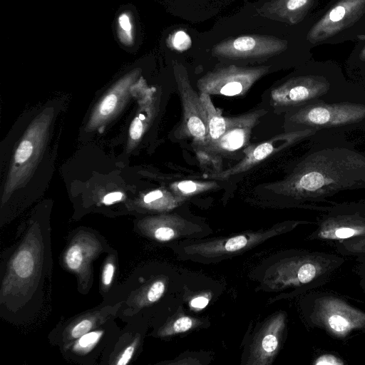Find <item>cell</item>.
<instances>
[{
    "instance_id": "cell-32",
    "label": "cell",
    "mask_w": 365,
    "mask_h": 365,
    "mask_svg": "<svg viewBox=\"0 0 365 365\" xmlns=\"http://www.w3.org/2000/svg\"><path fill=\"white\" fill-rule=\"evenodd\" d=\"M122 193L119 192H111L106 195L103 198V203L106 205H110L113 202L120 200L122 198Z\"/></svg>"
},
{
    "instance_id": "cell-16",
    "label": "cell",
    "mask_w": 365,
    "mask_h": 365,
    "mask_svg": "<svg viewBox=\"0 0 365 365\" xmlns=\"http://www.w3.org/2000/svg\"><path fill=\"white\" fill-rule=\"evenodd\" d=\"M117 36L124 46H130L133 44V24L130 14L122 12L117 19Z\"/></svg>"
},
{
    "instance_id": "cell-29",
    "label": "cell",
    "mask_w": 365,
    "mask_h": 365,
    "mask_svg": "<svg viewBox=\"0 0 365 365\" xmlns=\"http://www.w3.org/2000/svg\"><path fill=\"white\" fill-rule=\"evenodd\" d=\"M262 346L265 351L272 352L277 346V339L274 335L268 334L262 339Z\"/></svg>"
},
{
    "instance_id": "cell-14",
    "label": "cell",
    "mask_w": 365,
    "mask_h": 365,
    "mask_svg": "<svg viewBox=\"0 0 365 365\" xmlns=\"http://www.w3.org/2000/svg\"><path fill=\"white\" fill-rule=\"evenodd\" d=\"M12 262L11 274H14L20 281H26L35 273L36 259L29 247L21 248Z\"/></svg>"
},
{
    "instance_id": "cell-25",
    "label": "cell",
    "mask_w": 365,
    "mask_h": 365,
    "mask_svg": "<svg viewBox=\"0 0 365 365\" xmlns=\"http://www.w3.org/2000/svg\"><path fill=\"white\" fill-rule=\"evenodd\" d=\"M117 103L116 96L114 94L107 96L100 107V113L103 115L110 114L115 107Z\"/></svg>"
},
{
    "instance_id": "cell-4",
    "label": "cell",
    "mask_w": 365,
    "mask_h": 365,
    "mask_svg": "<svg viewBox=\"0 0 365 365\" xmlns=\"http://www.w3.org/2000/svg\"><path fill=\"white\" fill-rule=\"evenodd\" d=\"M175 78L182 106L183 118L181 130L192 137L195 144L206 145V113L197 94L192 87L185 66L178 61L173 65Z\"/></svg>"
},
{
    "instance_id": "cell-27",
    "label": "cell",
    "mask_w": 365,
    "mask_h": 365,
    "mask_svg": "<svg viewBox=\"0 0 365 365\" xmlns=\"http://www.w3.org/2000/svg\"><path fill=\"white\" fill-rule=\"evenodd\" d=\"M192 326V321L187 317H182L175 321L173 324L175 332H183L190 329Z\"/></svg>"
},
{
    "instance_id": "cell-30",
    "label": "cell",
    "mask_w": 365,
    "mask_h": 365,
    "mask_svg": "<svg viewBox=\"0 0 365 365\" xmlns=\"http://www.w3.org/2000/svg\"><path fill=\"white\" fill-rule=\"evenodd\" d=\"M166 193H167V192H165V191H163L160 190L152 191V192L148 193L146 195H145V197L143 198V201L146 204L152 203L155 200L165 195Z\"/></svg>"
},
{
    "instance_id": "cell-1",
    "label": "cell",
    "mask_w": 365,
    "mask_h": 365,
    "mask_svg": "<svg viewBox=\"0 0 365 365\" xmlns=\"http://www.w3.org/2000/svg\"><path fill=\"white\" fill-rule=\"evenodd\" d=\"M294 197H322L365 187V156L346 148H327L302 160L284 179L268 185Z\"/></svg>"
},
{
    "instance_id": "cell-9",
    "label": "cell",
    "mask_w": 365,
    "mask_h": 365,
    "mask_svg": "<svg viewBox=\"0 0 365 365\" xmlns=\"http://www.w3.org/2000/svg\"><path fill=\"white\" fill-rule=\"evenodd\" d=\"M113 322H107L76 340L61 347L63 354L68 359L86 363L97 358V354L103 353L115 333Z\"/></svg>"
},
{
    "instance_id": "cell-8",
    "label": "cell",
    "mask_w": 365,
    "mask_h": 365,
    "mask_svg": "<svg viewBox=\"0 0 365 365\" xmlns=\"http://www.w3.org/2000/svg\"><path fill=\"white\" fill-rule=\"evenodd\" d=\"M266 113L265 109H259L235 117H227L224 134L205 150L220 155L240 149L248 143L252 128Z\"/></svg>"
},
{
    "instance_id": "cell-3",
    "label": "cell",
    "mask_w": 365,
    "mask_h": 365,
    "mask_svg": "<svg viewBox=\"0 0 365 365\" xmlns=\"http://www.w3.org/2000/svg\"><path fill=\"white\" fill-rule=\"evenodd\" d=\"M365 118V105L339 103H311L294 113L288 120L295 124L309 128H328L344 125L361 121Z\"/></svg>"
},
{
    "instance_id": "cell-12",
    "label": "cell",
    "mask_w": 365,
    "mask_h": 365,
    "mask_svg": "<svg viewBox=\"0 0 365 365\" xmlns=\"http://www.w3.org/2000/svg\"><path fill=\"white\" fill-rule=\"evenodd\" d=\"M84 240H73L63 255V262L66 267L73 272L83 274L87 265L91 261L94 254L88 247L83 246Z\"/></svg>"
},
{
    "instance_id": "cell-23",
    "label": "cell",
    "mask_w": 365,
    "mask_h": 365,
    "mask_svg": "<svg viewBox=\"0 0 365 365\" xmlns=\"http://www.w3.org/2000/svg\"><path fill=\"white\" fill-rule=\"evenodd\" d=\"M316 274L315 267L309 263L302 265L298 272V279L302 283L310 282Z\"/></svg>"
},
{
    "instance_id": "cell-28",
    "label": "cell",
    "mask_w": 365,
    "mask_h": 365,
    "mask_svg": "<svg viewBox=\"0 0 365 365\" xmlns=\"http://www.w3.org/2000/svg\"><path fill=\"white\" fill-rule=\"evenodd\" d=\"M143 133V123L141 119L136 117L133 120L130 127V135L132 139L138 140L140 138Z\"/></svg>"
},
{
    "instance_id": "cell-21",
    "label": "cell",
    "mask_w": 365,
    "mask_h": 365,
    "mask_svg": "<svg viewBox=\"0 0 365 365\" xmlns=\"http://www.w3.org/2000/svg\"><path fill=\"white\" fill-rule=\"evenodd\" d=\"M331 328L338 332H343L350 327V322L343 316L334 314L329 318Z\"/></svg>"
},
{
    "instance_id": "cell-33",
    "label": "cell",
    "mask_w": 365,
    "mask_h": 365,
    "mask_svg": "<svg viewBox=\"0 0 365 365\" xmlns=\"http://www.w3.org/2000/svg\"><path fill=\"white\" fill-rule=\"evenodd\" d=\"M355 232V230L351 228L343 227L336 230L335 235L339 238H347L353 236Z\"/></svg>"
},
{
    "instance_id": "cell-13",
    "label": "cell",
    "mask_w": 365,
    "mask_h": 365,
    "mask_svg": "<svg viewBox=\"0 0 365 365\" xmlns=\"http://www.w3.org/2000/svg\"><path fill=\"white\" fill-rule=\"evenodd\" d=\"M307 0H272L264 3L259 13L272 20L284 21L288 13L304 6Z\"/></svg>"
},
{
    "instance_id": "cell-18",
    "label": "cell",
    "mask_w": 365,
    "mask_h": 365,
    "mask_svg": "<svg viewBox=\"0 0 365 365\" xmlns=\"http://www.w3.org/2000/svg\"><path fill=\"white\" fill-rule=\"evenodd\" d=\"M115 268V257L111 255L106 259L102 270L101 286L103 290L108 289L112 284Z\"/></svg>"
},
{
    "instance_id": "cell-22",
    "label": "cell",
    "mask_w": 365,
    "mask_h": 365,
    "mask_svg": "<svg viewBox=\"0 0 365 365\" xmlns=\"http://www.w3.org/2000/svg\"><path fill=\"white\" fill-rule=\"evenodd\" d=\"M33 145L29 140H24L19 145L15 155V160L18 163L25 162L31 155Z\"/></svg>"
},
{
    "instance_id": "cell-35",
    "label": "cell",
    "mask_w": 365,
    "mask_h": 365,
    "mask_svg": "<svg viewBox=\"0 0 365 365\" xmlns=\"http://www.w3.org/2000/svg\"><path fill=\"white\" fill-rule=\"evenodd\" d=\"M341 364L340 362H338L336 359H335L332 356H323L321 358H319L317 361L316 362V364Z\"/></svg>"
},
{
    "instance_id": "cell-15",
    "label": "cell",
    "mask_w": 365,
    "mask_h": 365,
    "mask_svg": "<svg viewBox=\"0 0 365 365\" xmlns=\"http://www.w3.org/2000/svg\"><path fill=\"white\" fill-rule=\"evenodd\" d=\"M217 185L212 181L204 182L185 180L173 183L171 188L178 197H183L190 196L215 188Z\"/></svg>"
},
{
    "instance_id": "cell-5",
    "label": "cell",
    "mask_w": 365,
    "mask_h": 365,
    "mask_svg": "<svg viewBox=\"0 0 365 365\" xmlns=\"http://www.w3.org/2000/svg\"><path fill=\"white\" fill-rule=\"evenodd\" d=\"M285 48L284 41L273 36L251 34L223 40L213 46L212 53L230 59H258L273 56Z\"/></svg>"
},
{
    "instance_id": "cell-26",
    "label": "cell",
    "mask_w": 365,
    "mask_h": 365,
    "mask_svg": "<svg viewBox=\"0 0 365 365\" xmlns=\"http://www.w3.org/2000/svg\"><path fill=\"white\" fill-rule=\"evenodd\" d=\"M174 235V230L169 227H160L154 232L155 237L160 241L170 240Z\"/></svg>"
},
{
    "instance_id": "cell-31",
    "label": "cell",
    "mask_w": 365,
    "mask_h": 365,
    "mask_svg": "<svg viewBox=\"0 0 365 365\" xmlns=\"http://www.w3.org/2000/svg\"><path fill=\"white\" fill-rule=\"evenodd\" d=\"M345 15V9L343 6H339L334 8L329 14V19L332 21H339Z\"/></svg>"
},
{
    "instance_id": "cell-7",
    "label": "cell",
    "mask_w": 365,
    "mask_h": 365,
    "mask_svg": "<svg viewBox=\"0 0 365 365\" xmlns=\"http://www.w3.org/2000/svg\"><path fill=\"white\" fill-rule=\"evenodd\" d=\"M326 81L312 77L289 79L271 91L272 103L277 107H295L317 99L329 90Z\"/></svg>"
},
{
    "instance_id": "cell-19",
    "label": "cell",
    "mask_w": 365,
    "mask_h": 365,
    "mask_svg": "<svg viewBox=\"0 0 365 365\" xmlns=\"http://www.w3.org/2000/svg\"><path fill=\"white\" fill-rule=\"evenodd\" d=\"M173 48L179 51H183L191 46L190 36L182 31H178L173 34L170 38Z\"/></svg>"
},
{
    "instance_id": "cell-10",
    "label": "cell",
    "mask_w": 365,
    "mask_h": 365,
    "mask_svg": "<svg viewBox=\"0 0 365 365\" xmlns=\"http://www.w3.org/2000/svg\"><path fill=\"white\" fill-rule=\"evenodd\" d=\"M120 307L121 303H118L114 307L107 306L93 309L70 320L68 323L62 325L59 328V331H56L57 344L62 347L87 332L104 324L120 309Z\"/></svg>"
},
{
    "instance_id": "cell-34",
    "label": "cell",
    "mask_w": 365,
    "mask_h": 365,
    "mask_svg": "<svg viewBox=\"0 0 365 365\" xmlns=\"http://www.w3.org/2000/svg\"><path fill=\"white\" fill-rule=\"evenodd\" d=\"M209 302V300L204 297H198L191 301V306L194 308L202 309L205 307Z\"/></svg>"
},
{
    "instance_id": "cell-6",
    "label": "cell",
    "mask_w": 365,
    "mask_h": 365,
    "mask_svg": "<svg viewBox=\"0 0 365 365\" xmlns=\"http://www.w3.org/2000/svg\"><path fill=\"white\" fill-rule=\"evenodd\" d=\"M314 128L294 130L277 135L268 140L244 150L245 157L232 168L209 176L210 179L225 180L232 175L245 172L261 163L269 156L294 144L299 140L314 134Z\"/></svg>"
},
{
    "instance_id": "cell-2",
    "label": "cell",
    "mask_w": 365,
    "mask_h": 365,
    "mask_svg": "<svg viewBox=\"0 0 365 365\" xmlns=\"http://www.w3.org/2000/svg\"><path fill=\"white\" fill-rule=\"evenodd\" d=\"M269 66L242 67L230 65L216 68L197 81L200 92L209 95L242 96L267 74Z\"/></svg>"
},
{
    "instance_id": "cell-11",
    "label": "cell",
    "mask_w": 365,
    "mask_h": 365,
    "mask_svg": "<svg viewBox=\"0 0 365 365\" xmlns=\"http://www.w3.org/2000/svg\"><path fill=\"white\" fill-rule=\"evenodd\" d=\"M199 95L207 116L206 145L203 149H208L224 134L227 120L226 118L222 115L221 111L215 107L210 95L205 92H200Z\"/></svg>"
},
{
    "instance_id": "cell-20",
    "label": "cell",
    "mask_w": 365,
    "mask_h": 365,
    "mask_svg": "<svg viewBox=\"0 0 365 365\" xmlns=\"http://www.w3.org/2000/svg\"><path fill=\"white\" fill-rule=\"evenodd\" d=\"M165 291V284L161 281H156L152 284L146 292V299L149 302H157Z\"/></svg>"
},
{
    "instance_id": "cell-24",
    "label": "cell",
    "mask_w": 365,
    "mask_h": 365,
    "mask_svg": "<svg viewBox=\"0 0 365 365\" xmlns=\"http://www.w3.org/2000/svg\"><path fill=\"white\" fill-rule=\"evenodd\" d=\"M247 243V238L244 235H239L229 239L225 245V248L229 252L236 251L244 247Z\"/></svg>"
},
{
    "instance_id": "cell-17",
    "label": "cell",
    "mask_w": 365,
    "mask_h": 365,
    "mask_svg": "<svg viewBox=\"0 0 365 365\" xmlns=\"http://www.w3.org/2000/svg\"><path fill=\"white\" fill-rule=\"evenodd\" d=\"M197 158L201 165L204 168H208L212 171V175L217 174L222 172V160L217 154L210 152L205 149L197 150Z\"/></svg>"
}]
</instances>
